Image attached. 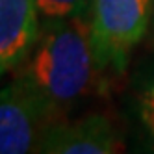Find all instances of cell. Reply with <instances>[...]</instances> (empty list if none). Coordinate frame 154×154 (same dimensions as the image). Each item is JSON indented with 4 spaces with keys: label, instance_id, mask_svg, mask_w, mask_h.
I'll return each mask as SVG.
<instances>
[{
    "label": "cell",
    "instance_id": "1",
    "mask_svg": "<svg viewBox=\"0 0 154 154\" xmlns=\"http://www.w3.org/2000/svg\"><path fill=\"white\" fill-rule=\"evenodd\" d=\"M60 119L91 91L98 71L91 47L89 20L41 19V34L34 50L15 69Z\"/></svg>",
    "mask_w": 154,
    "mask_h": 154
},
{
    "label": "cell",
    "instance_id": "2",
    "mask_svg": "<svg viewBox=\"0 0 154 154\" xmlns=\"http://www.w3.org/2000/svg\"><path fill=\"white\" fill-rule=\"evenodd\" d=\"M154 0H93L89 17L91 47L98 71L123 72L130 54L145 37Z\"/></svg>",
    "mask_w": 154,
    "mask_h": 154
},
{
    "label": "cell",
    "instance_id": "3",
    "mask_svg": "<svg viewBox=\"0 0 154 154\" xmlns=\"http://www.w3.org/2000/svg\"><path fill=\"white\" fill-rule=\"evenodd\" d=\"M54 119L43 98L23 78L13 76L0 87V154L35 152Z\"/></svg>",
    "mask_w": 154,
    "mask_h": 154
},
{
    "label": "cell",
    "instance_id": "4",
    "mask_svg": "<svg viewBox=\"0 0 154 154\" xmlns=\"http://www.w3.org/2000/svg\"><path fill=\"white\" fill-rule=\"evenodd\" d=\"M119 150H123L121 136L104 113H91L76 121L54 119L35 149L43 154H113Z\"/></svg>",
    "mask_w": 154,
    "mask_h": 154
},
{
    "label": "cell",
    "instance_id": "5",
    "mask_svg": "<svg viewBox=\"0 0 154 154\" xmlns=\"http://www.w3.org/2000/svg\"><path fill=\"white\" fill-rule=\"evenodd\" d=\"M39 34L41 15L35 0H0V74L24 63Z\"/></svg>",
    "mask_w": 154,
    "mask_h": 154
},
{
    "label": "cell",
    "instance_id": "6",
    "mask_svg": "<svg viewBox=\"0 0 154 154\" xmlns=\"http://www.w3.org/2000/svg\"><path fill=\"white\" fill-rule=\"evenodd\" d=\"M134 109L141 128L154 143V63L134 82Z\"/></svg>",
    "mask_w": 154,
    "mask_h": 154
},
{
    "label": "cell",
    "instance_id": "7",
    "mask_svg": "<svg viewBox=\"0 0 154 154\" xmlns=\"http://www.w3.org/2000/svg\"><path fill=\"white\" fill-rule=\"evenodd\" d=\"M41 19H85L91 17L93 0H35Z\"/></svg>",
    "mask_w": 154,
    "mask_h": 154
},
{
    "label": "cell",
    "instance_id": "8",
    "mask_svg": "<svg viewBox=\"0 0 154 154\" xmlns=\"http://www.w3.org/2000/svg\"><path fill=\"white\" fill-rule=\"evenodd\" d=\"M2 76H4V74H0V78H2Z\"/></svg>",
    "mask_w": 154,
    "mask_h": 154
}]
</instances>
